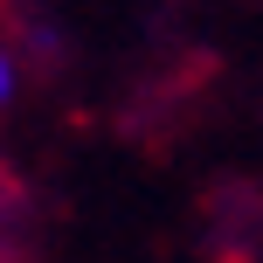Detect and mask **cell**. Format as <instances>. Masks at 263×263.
<instances>
[{"instance_id":"cell-1","label":"cell","mask_w":263,"mask_h":263,"mask_svg":"<svg viewBox=\"0 0 263 263\" xmlns=\"http://www.w3.org/2000/svg\"><path fill=\"white\" fill-rule=\"evenodd\" d=\"M14 97V63H7V49H0V104Z\"/></svg>"}]
</instances>
